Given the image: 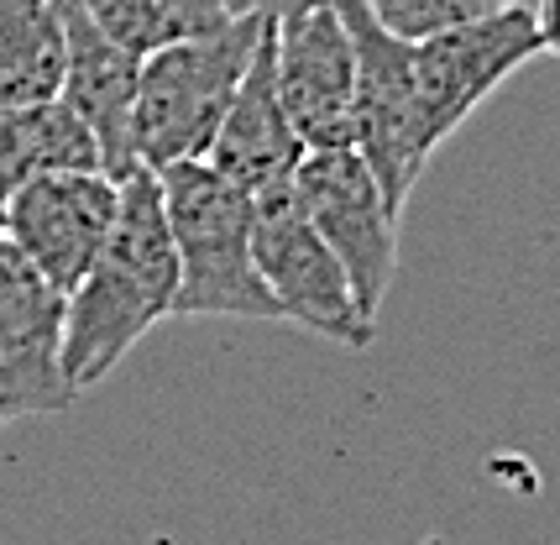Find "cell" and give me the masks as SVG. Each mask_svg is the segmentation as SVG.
I'll return each mask as SVG.
<instances>
[{"instance_id":"6da1fadb","label":"cell","mask_w":560,"mask_h":545,"mask_svg":"<svg viewBox=\"0 0 560 545\" xmlns=\"http://www.w3.org/2000/svg\"><path fill=\"white\" fill-rule=\"evenodd\" d=\"M173 294L178 257L163 184L152 169H137L116 184V225L100 263L63 294V378L79 394L105 383L147 331L173 315Z\"/></svg>"},{"instance_id":"7a4b0ae2","label":"cell","mask_w":560,"mask_h":545,"mask_svg":"<svg viewBox=\"0 0 560 545\" xmlns=\"http://www.w3.org/2000/svg\"><path fill=\"white\" fill-rule=\"evenodd\" d=\"M163 210L178 257L173 315H231V321H283L262 272L252 263V195L215 174L205 158L158 169Z\"/></svg>"},{"instance_id":"3957f363","label":"cell","mask_w":560,"mask_h":545,"mask_svg":"<svg viewBox=\"0 0 560 545\" xmlns=\"http://www.w3.org/2000/svg\"><path fill=\"white\" fill-rule=\"evenodd\" d=\"M262 26L268 16H242L210 37H184V43L147 53L137 69V100H131L137 169L158 174L168 163H195L210 152L231 111V95L262 43Z\"/></svg>"},{"instance_id":"277c9868","label":"cell","mask_w":560,"mask_h":545,"mask_svg":"<svg viewBox=\"0 0 560 545\" xmlns=\"http://www.w3.org/2000/svg\"><path fill=\"white\" fill-rule=\"evenodd\" d=\"M341 26L351 37L357 58V90H351V152L366 163V174L377 178V189L388 199L393 216H404V205L415 195L419 174L430 169V142L419 126L415 100V43L393 37L366 16L362 0H336Z\"/></svg>"},{"instance_id":"5b68a950","label":"cell","mask_w":560,"mask_h":545,"mask_svg":"<svg viewBox=\"0 0 560 545\" xmlns=\"http://www.w3.org/2000/svg\"><path fill=\"white\" fill-rule=\"evenodd\" d=\"M252 263L268 283L278 315L304 325L310 336H325L336 347L366 351L377 336V321H366L351 299L341 263L319 242L293 184L252 195Z\"/></svg>"},{"instance_id":"8992f818","label":"cell","mask_w":560,"mask_h":545,"mask_svg":"<svg viewBox=\"0 0 560 545\" xmlns=\"http://www.w3.org/2000/svg\"><path fill=\"white\" fill-rule=\"evenodd\" d=\"M293 195L319 242L341 263L357 310L377 321L398 272V216L388 210L377 178L366 174V163L351 148H315L299 158Z\"/></svg>"},{"instance_id":"52a82bcc","label":"cell","mask_w":560,"mask_h":545,"mask_svg":"<svg viewBox=\"0 0 560 545\" xmlns=\"http://www.w3.org/2000/svg\"><path fill=\"white\" fill-rule=\"evenodd\" d=\"M409 53H415L419 126L430 152H440V142H451L498 84H509L529 58H539V37L524 5H498L477 22L424 37Z\"/></svg>"},{"instance_id":"ba28073f","label":"cell","mask_w":560,"mask_h":545,"mask_svg":"<svg viewBox=\"0 0 560 545\" xmlns=\"http://www.w3.org/2000/svg\"><path fill=\"white\" fill-rule=\"evenodd\" d=\"M272 90L304 152L351 148V90L357 58L336 0H310L272 22Z\"/></svg>"},{"instance_id":"9c48e42d","label":"cell","mask_w":560,"mask_h":545,"mask_svg":"<svg viewBox=\"0 0 560 545\" xmlns=\"http://www.w3.org/2000/svg\"><path fill=\"white\" fill-rule=\"evenodd\" d=\"M116 225V178L90 174H37L5 195L0 236L48 278L58 294L100 263Z\"/></svg>"},{"instance_id":"30bf717a","label":"cell","mask_w":560,"mask_h":545,"mask_svg":"<svg viewBox=\"0 0 560 545\" xmlns=\"http://www.w3.org/2000/svg\"><path fill=\"white\" fill-rule=\"evenodd\" d=\"M79 389L63 378V294L0 236V409L5 420L63 415Z\"/></svg>"},{"instance_id":"8fae6325","label":"cell","mask_w":560,"mask_h":545,"mask_svg":"<svg viewBox=\"0 0 560 545\" xmlns=\"http://www.w3.org/2000/svg\"><path fill=\"white\" fill-rule=\"evenodd\" d=\"M52 5L63 16V90H58V100L90 126V137L100 148V174L121 184L126 174H137V158H131V100H137L142 58L116 48L73 0H52Z\"/></svg>"},{"instance_id":"7c38bea8","label":"cell","mask_w":560,"mask_h":545,"mask_svg":"<svg viewBox=\"0 0 560 545\" xmlns=\"http://www.w3.org/2000/svg\"><path fill=\"white\" fill-rule=\"evenodd\" d=\"M272 22L262 26V43L246 63L242 84L231 95V111L220 121L215 142L205 152V163L225 174L231 184H242L246 195H262V189H278V184H293L299 174V158H304V142L293 137L289 116L278 105V90H272Z\"/></svg>"},{"instance_id":"4fadbf2b","label":"cell","mask_w":560,"mask_h":545,"mask_svg":"<svg viewBox=\"0 0 560 545\" xmlns=\"http://www.w3.org/2000/svg\"><path fill=\"white\" fill-rule=\"evenodd\" d=\"M90 169H100V148L63 100L0 105V195H11L37 174H90Z\"/></svg>"},{"instance_id":"5bb4252c","label":"cell","mask_w":560,"mask_h":545,"mask_svg":"<svg viewBox=\"0 0 560 545\" xmlns=\"http://www.w3.org/2000/svg\"><path fill=\"white\" fill-rule=\"evenodd\" d=\"M63 90V16L52 0H0V105H43Z\"/></svg>"},{"instance_id":"9a60e30c","label":"cell","mask_w":560,"mask_h":545,"mask_svg":"<svg viewBox=\"0 0 560 545\" xmlns=\"http://www.w3.org/2000/svg\"><path fill=\"white\" fill-rule=\"evenodd\" d=\"M73 5L131 58H147L184 37H210L231 22L220 0H73Z\"/></svg>"},{"instance_id":"2e32d148","label":"cell","mask_w":560,"mask_h":545,"mask_svg":"<svg viewBox=\"0 0 560 545\" xmlns=\"http://www.w3.org/2000/svg\"><path fill=\"white\" fill-rule=\"evenodd\" d=\"M362 5L383 32L404 37V43H424V37H435L445 26L488 16V11H498L503 0H362Z\"/></svg>"},{"instance_id":"e0dca14e","label":"cell","mask_w":560,"mask_h":545,"mask_svg":"<svg viewBox=\"0 0 560 545\" xmlns=\"http://www.w3.org/2000/svg\"><path fill=\"white\" fill-rule=\"evenodd\" d=\"M299 5H310V0H220V11H225L231 22H242V16H268V22H278V16H289Z\"/></svg>"},{"instance_id":"ac0fdd59","label":"cell","mask_w":560,"mask_h":545,"mask_svg":"<svg viewBox=\"0 0 560 545\" xmlns=\"http://www.w3.org/2000/svg\"><path fill=\"white\" fill-rule=\"evenodd\" d=\"M529 16H535L539 53L560 58V0H535V5H529Z\"/></svg>"},{"instance_id":"d6986e66","label":"cell","mask_w":560,"mask_h":545,"mask_svg":"<svg viewBox=\"0 0 560 545\" xmlns=\"http://www.w3.org/2000/svg\"><path fill=\"white\" fill-rule=\"evenodd\" d=\"M503 5H524V11H529V5H535V0H503Z\"/></svg>"},{"instance_id":"ffe728a7","label":"cell","mask_w":560,"mask_h":545,"mask_svg":"<svg viewBox=\"0 0 560 545\" xmlns=\"http://www.w3.org/2000/svg\"><path fill=\"white\" fill-rule=\"evenodd\" d=\"M419 545H445V541H440V535H430V541H419Z\"/></svg>"},{"instance_id":"44dd1931","label":"cell","mask_w":560,"mask_h":545,"mask_svg":"<svg viewBox=\"0 0 560 545\" xmlns=\"http://www.w3.org/2000/svg\"><path fill=\"white\" fill-rule=\"evenodd\" d=\"M0 221H5V195H0Z\"/></svg>"},{"instance_id":"7402d4cb","label":"cell","mask_w":560,"mask_h":545,"mask_svg":"<svg viewBox=\"0 0 560 545\" xmlns=\"http://www.w3.org/2000/svg\"><path fill=\"white\" fill-rule=\"evenodd\" d=\"M0 425H5V409H0Z\"/></svg>"}]
</instances>
